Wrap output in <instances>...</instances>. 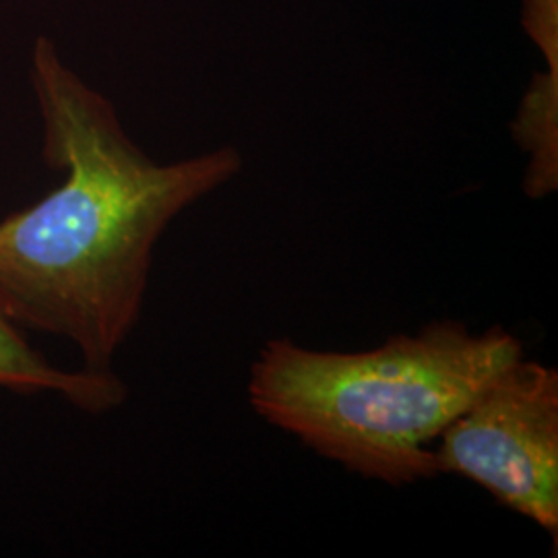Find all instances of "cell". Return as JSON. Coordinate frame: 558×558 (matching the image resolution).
Here are the masks:
<instances>
[{
  "mask_svg": "<svg viewBox=\"0 0 558 558\" xmlns=\"http://www.w3.org/2000/svg\"><path fill=\"white\" fill-rule=\"evenodd\" d=\"M0 389L20 396H59L81 412L101 416L120 408L129 387L114 371H64L25 339L23 329L0 313Z\"/></svg>",
  "mask_w": 558,
  "mask_h": 558,
  "instance_id": "obj_4",
  "label": "cell"
},
{
  "mask_svg": "<svg viewBox=\"0 0 558 558\" xmlns=\"http://www.w3.org/2000/svg\"><path fill=\"white\" fill-rule=\"evenodd\" d=\"M32 85L44 160L64 180L0 220V313L75 345L83 368L112 371L140 325L154 251L184 209L234 179L232 147L174 163L147 158L108 98L36 41Z\"/></svg>",
  "mask_w": 558,
  "mask_h": 558,
  "instance_id": "obj_1",
  "label": "cell"
},
{
  "mask_svg": "<svg viewBox=\"0 0 558 558\" xmlns=\"http://www.w3.org/2000/svg\"><path fill=\"white\" fill-rule=\"evenodd\" d=\"M439 474L484 488L558 538V371L525 356L490 380L439 435Z\"/></svg>",
  "mask_w": 558,
  "mask_h": 558,
  "instance_id": "obj_3",
  "label": "cell"
},
{
  "mask_svg": "<svg viewBox=\"0 0 558 558\" xmlns=\"http://www.w3.org/2000/svg\"><path fill=\"white\" fill-rule=\"evenodd\" d=\"M523 356L495 325L433 320L364 352H323L269 339L251 366L259 418L362 478L408 486L439 476L428 445Z\"/></svg>",
  "mask_w": 558,
  "mask_h": 558,
  "instance_id": "obj_2",
  "label": "cell"
}]
</instances>
